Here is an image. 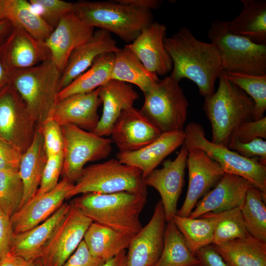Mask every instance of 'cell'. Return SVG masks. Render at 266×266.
<instances>
[{"label":"cell","mask_w":266,"mask_h":266,"mask_svg":"<svg viewBox=\"0 0 266 266\" xmlns=\"http://www.w3.org/2000/svg\"><path fill=\"white\" fill-rule=\"evenodd\" d=\"M132 237L93 222L83 238L91 254L106 261L128 249Z\"/></svg>","instance_id":"4dcf8cb0"},{"label":"cell","mask_w":266,"mask_h":266,"mask_svg":"<svg viewBox=\"0 0 266 266\" xmlns=\"http://www.w3.org/2000/svg\"><path fill=\"white\" fill-rule=\"evenodd\" d=\"M242 8L228 27L233 33L266 45V0H241Z\"/></svg>","instance_id":"4316f807"},{"label":"cell","mask_w":266,"mask_h":266,"mask_svg":"<svg viewBox=\"0 0 266 266\" xmlns=\"http://www.w3.org/2000/svg\"><path fill=\"white\" fill-rule=\"evenodd\" d=\"M71 204L64 202L49 218L33 228L14 235L10 253L30 261L41 256L68 213Z\"/></svg>","instance_id":"cb8c5ba5"},{"label":"cell","mask_w":266,"mask_h":266,"mask_svg":"<svg viewBox=\"0 0 266 266\" xmlns=\"http://www.w3.org/2000/svg\"><path fill=\"white\" fill-rule=\"evenodd\" d=\"M47 160L43 137L37 126L33 142L22 154L19 167L24 188L22 205L35 196Z\"/></svg>","instance_id":"f1b7e54d"},{"label":"cell","mask_w":266,"mask_h":266,"mask_svg":"<svg viewBox=\"0 0 266 266\" xmlns=\"http://www.w3.org/2000/svg\"><path fill=\"white\" fill-rule=\"evenodd\" d=\"M63 167V154L48 157L43 173L41 181L35 196L53 190L59 183Z\"/></svg>","instance_id":"b9f144b4"},{"label":"cell","mask_w":266,"mask_h":266,"mask_svg":"<svg viewBox=\"0 0 266 266\" xmlns=\"http://www.w3.org/2000/svg\"><path fill=\"white\" fill-rule=\"evenodd\" d=\"M47 157L63 154L64 137L62 126L48 118L38 125Z\"/></svg>","instance_id":"60d3db41"},{"label":"cell","mask_w":266,"mask_h":266,"mask_svg":"<svg viewBox=\"0 0 266 266\" xmlns=\"http://www.w3.org/2000/svg\"><path fill=\"white\" fill-rule=\"evenodd\" d=\"M5 34L0 36V90L10 82V71L5 66L1 54V45Z\"/></svg>","instance_id":"816d5d0a"},{"label":"cell","mask_w":266,"mask_h":266,"mask_svg":"<svg viewBox=\"0 0 266 266\" xmlns=\"http://www.w3.org/2000/svg\"><path fill=\"white\" fill-rule=\"evenodd\" d=\"M104 262L91 254L83 240L62 266H101Z\"/></svg>","instance_id":"bcb514c9"},{"label":"cell","mask_w":266,"mask_h":266,"mask_svg":"<svg viewBox=\"0 0 266 266\" xmlns=\"http://www.w3.org/2000/svg\"><path fill=\"white\" fill-rule=\"evenodd\" d=\"M101 104L99 88L89 93L74 94L58 101L49 118L61 126L74 125L92 132L100 120L98 110Z\"/></svg>","instance_id":"44dd1931"},{"label":"cell","mask_w":266,"mask_h":266,"mask_svg":"<svg viewBox=\"0 0 266 266\" xmlns=\"http://www.w3.org/2000/svg\"><path fill=\"white\" fill-rule=\"evenodd\" d=\"M61 72L51 59L31 67L10 71V82L39 125L50 116L61 90Z\"/></svg>","instance_id":"5b68a950"},{"label":"cell","mask_w":266,"mask_h":266,"mask_svg":"<svg viewBox=\"0 0 266 266\" xmlns=\"http://www.w3.org/2000/svg\"><path fill=\"white\" fill-rule=\"evenodd\" d=\"M37 124L29 113L23 99L9 83L0 90V138L24 153L33 141Z\"/></svg>","instance_id":"8fae6325"},{"label":"cell","mask_w":266,"mask_h":266,"mask_svg":"<svg viewBox=\"0 0 266 266\" xmlns=\"http://www.w3.org/2000/svg\"><path fill=\"white\" fill-rule=\"evenodd\" d=\"M73 183L62 178L51 191L35 196L10 217L14 235L27 231L53 215L67 198Z\"/></svg>","instance_id":"e0dca14e"},{"label":"cell","mask_w":266,"mask_h":266,"mask_svg":"<svg viewBox=\"0 0 266 266\" xmlns=\"http://www.w3.org/2000/svg\"><path fill=\"white\" fill-rule=\"evenodd\" d=\"M225 74L231 82L244 91L253 100L254 120H258L265 117L266 110V75L234 72H225Z\"/></svg>","instance_id":"74e56055"},{"label":"cell","mask_w":266,"mask_h":266,"mask_svg":"<svg viewBox=\"0 0 266 266\" xmlns=\"http://www.w3.org/2000/svg\"><path fill=\"white\" fill-rule=\"evenodd\" d=\"M227 147L245 158H258L261 163L266 165V141L263 138H256L245 143L233 140Z\"/></svg>","instance_id":"7bdbcfd3"},{"label":"cell","mask_w":266,"mask_h":266,"mask_svg":"<svg viewBox=\"0 0 266 266\" xmlns=\"http://www.w3.org/2000/svg\"><path fill=\"white\" fill-rule=\"evenodd\" d=\"M94 29L74 11L61 19L44 44L50 52L51 60L61 73L72 51L91 38Z\"/></svg>","instance_id":"9a60e30c"},{"label":"cell","mask_w":266,"mask_h":266,"mask_svg":"<svg viewBox=\"0 0 266 266\" xmlns=\"http://www.w3.org/2000/svg\"><path fill=\"white\" fill-rule=\"evenodd\" d=\"M70 209L37 261L41 266H62L83 240L93 221L70 203Z\"/></svg>","instance_id":"7c38bea8"},{"label":"cell","mask_w":266,"mask_h":266,"mask_svg":"<svg viewBox=\"0 0 266 266\" xmlns=\"http://www.w3.org/2000/svg\"><path fill=\"white\" fill-rule=\"evenodd\" d=\"M200 216L210 218L213 222V244H221L250 234L246 228L240 207L219 212H209Z\"/></svg>","instance_id":"8d00e7d4"},{"label":"cell","mask_w":266,"mask_h":266,"mask_svg":"<svg viewBox=\"0 0 266 266\" xmlns=\"http://www.w3.org/2000/svg\"><path fill=\"white\" fill-rule=\"evenodd\" d=\"M114 53L111 79L135 85L143 94L159 80L158 75L146 69L127 44Z\"/></svg>","instance_id":"f546056e"},{"label":"cell","mask_w":266,"mask_h":266,"mask_svg":"<svg viewBox=\"0 0 266 266\" xmlns=\"http://www.w3.org/2000/svg\"><path fill=\"white\" fill-rule=\"evenodd\" d=\"M11 28V24L7 19L0 21V36L5 34Z\"/></svg>","instance_id":"db71d44e"},{"label":"cell","mask_w":266,"mask_h":266,"mask_svg":"<svg viewBox=\"0 0 266 266\" xmlns=\"http://www.w3.org/2000/svg\"><path fill=\"white\" fill-rule=\"evenodd\" d=\"M166 33L165 25L153 22L127 44L146 69L157 75H166L172 69V61L164 46Z\"/></svg>","instance_id":"7402d4cb"},{"label":"cell","mask_w":266,"mask_h":266,"mask_svg":"<svg viewBox=\"0 0 266 266\" xmlns=\"http://www.w3.org/2000/svg\"><path fill=\"white\" fill-rule=\"evenodd\" d=\"M5 19L4 0H0V21Z\"/></svg>","instance_id":"11a10c76"},{"label":"cell","mask_w":266,"mask_h":266,"mask_svg":"<svg viewBox=\"0 0 266 266\" xmlns=\"http://www.w3.org/2000/svg\"><path fill=\"white\" fill-rule=\"evenodd\" d=\"M33 9L52 28L61 19L74 11L73 2L62 0H30Z\"/></svg>","instance_id":"ab89813d"},{"label":"cell","mask_w":266,"mask_h":266,"mask_svg":"<svg viewBox=\"0 0 266 266\" xmlns=\"http://www.w3.org/2000/svg\"><path fill=\"white\" fill-rule=\"evenodd\" d=\"M6 19L36 39L44 42L54 29L33 9L26 0H4Z\"/></svg>","instance_id":"d6a6232c"},{"label":"cell","mask_w":266,"mask_h":266,"mask_svg":"<svg viewBox=\"0 0 266 266\" xmlns=\"http://www.w3.org/2000/svg\"><path fill=\"white\" fill-rule=\"evenodd\" d=\"M260 191L254 186L247 192L240 207L248 233L258 240L266 243V201Z\"/></svg>","instance_id":"d590c367"},{"label":"cell","mask_w":266,"mask_h":266,"mask_svg":"<svg viewBox=\"0 0 266 266\" xmlns=\"http://www.w3.org/2000/svg\"><path fill=\"white\" fill-rule=\"evenodd\" d=\"M258 138L266 139V116L258 120H250L242 123L236 130L230 141L234 140L245 143Z\"/></svg>","instance_id":"ee69618b"},{"label":"cell","mask_w":266,"mask_h":266,"mask_svg":"<svg viewBox=\"0 0 266 266\" xmlns=\"http://www.w3.org/2000/svg\"><path fill=\"white\" fill-rule=\"evenodd\" d=\"M188 148L183 144L174 160L164 161L163 167L153 170L145 179L147 186L159 193L165 212L166 222L171 221L176 215L177 202L184 183Z\"/></svg>","instance_id":"5bb4252c"},{"label":"cell","mask_w":266,"mask_h":266,"mask_svg":"<svg viewBox=\"0 0 266 266\" xmlns=\"http://www.w3.org/2000/svg\"><path fill=\"white\" fill-rule=\"evenodd\" d=\"M74 11L86 24L113 33L129 44L153 22L152 11L123 2L79 0Z\"/></svg>","instance_id":"277c9868"},{"label":"cell","mask_w":266,"mask_h":266,"mask_svg":"<svg viewBox=\"0 0 266 266\" xmlns=\"http://www.w3.org/2000/svg\"><path fill=\"white\" fill-rule=\"evenodd\" d=\"M248 180L225 173L216 186L197 203L189 217L198 218L209 212H219L240 207L247 192L253 186Z\"/></svg>","instance_id":"ffe728a7"},{"label":"cell","mask_w":266,"mask_h":266,"mask_svg":"<svg viewBox=\"0 0 266 266\" xmlns=\"http://www.w3.org/2000/svg\"><path fill=\"white\" fill-rule=\"evenodd\" d=\"M127 192L147 197V186L142 172L117 159L88 166L82 170L67 199L86 193Z\"/></svg>","instance_id":"8992f818"},{"label":"cell","mask_w":266,"mask_h":266,"mask_svg":"<svg viewBox=\"0 0 266 266\" xmlns=\"http://www.w3.org/2000/svg\"><path fill=\"white\" fill-rule=\"evenodd\" d=\"M208 37L218 50L225 72L266 75V45L232 33L228 21L216 19Z\"/></svg>","instance_id":"52a82bcc"},{"label":"cell","mask_w":266,"mask_h":266,"mask_svg":"<svg viewBox=\"0 0 266 266\" xmlns=\"http://www.w3.org/2000/svg\"><path fill=\"white\" fill-rule=\"evenodd\" d=\"M99 97L103 105L102 113L92 132L100 136H108L122 111L133 106L139 95L131 84L110 79L99 88Z\"/></svg>","instance_id":"603a6c76"},{"label":"cell","mask_w":266,"mask_h":266,"mask_svg":"<svg viewBox=\"0 0 266 266\" xmlns=\"http://www.w3.org/2000/svg\"><path fill=\"white\" fill-rule=\"evenodd\" d=\"M114 59L113 52L99 56L86 71L60 90L57 101L74 94L92 92L111 79Z\"/></svg>","instance_id":"1f68e13d"},{"label":"cell","mask_w":266,"mask_h":266,"mask_svg":"<svg viewBox=\"0 0 266 266\" xmlns=\"http://www.w3.org/2000/svg\"><path fill=\"white\" fill-rule=\"evenodd\" d=\"M24 193L18 171H0V208L9 217L22 206Z\"/></svg>","instance_id":"f35d334b"},{"label":"cell","mask_w":266,"mask_h":266,"mask_svg":"<svg viewBox=\"0 0 266 266\" xmlns=\"http://www.w3.org/2000/svg\"><path fill=\"white\" fill-rule=\"evenodd\" d=\"M123 2L135 6L147 9H157L160 8L162 2L159 0H121Z\"/></svg>","instance_id":"f907efd6"},{"label":"cell","mask_w":266,"mask_h":266,"mask_svg":"<svg viewBox=\"0 0 266 266\" xmlns=\"http://www.w3.org/2000/svg\"><path fill=\"white\" fill-rule=\"evenodd\" d=\"M146 202L147 197L120 192L86 193L70 203L93 222L133 237L143 228L139 216Z\"/></svg>","instance_id":"7a4b0ae2"},{"label":"cell","mask_w":266,"mask_h":266,"mask_svg":"<svg viewBox=\"0 0 266 266\" xmlns=\"http://www.w3.org/2000/svg\"><path fill=\"white\" fill-rule=\"evenodd\" d=\"M188 149V190L183 205L176 213L183 217L190 215L198 201L213 188L225 174L218 164L204 152L194 148Z\"/></svg>","instance_id":"4fadbf2b"},{"label":"cell","mask_w":266,"mask_h":266,"mask_svg":"<svg viewBox=\"0 0 266 266\" xmlns=\"http://www.w3.org/2000/svg\"><path fill=\"white\" fill-rule=\"evenodd\" d=\"M184 140V131L162 133L155 140L138 150L118 152L116 159L138 168L145 179L167 156L182 146Z\"/></svg>","instance_id":"d4e9b609"},{"label":"cell","mask_w":266,"mask_h":266,"mask_svg":"<svg viewBox=\"0 0 266 266\" xmlns=\"http://www.w3.org/2000/svg\"><path fill=\"white\" fill-rule=\"evenodd\" d=\"M164 43L172 62L170 76L178 82L183 78L194 82L204 99L212 95L215 82L223 70L215 45L198 40L185 27L166 37Z\"/></svg>","instance_id":"6da1fadb"},{"label":"cell","mask_w":266,"mask_h":266,"mask_svg":"<svg viewBox=\"0 0 266 266\" xmlns=\"http://www.w3.org/2000/svg\"><path fill=\"white\" fill-rule=\"evenodd\" d=\"M22 154L16 146L0 138V171H18Z\"/></svg>","instance_id":"f6af8a7d"},{"label":"cell","mask_w":266,"mask_h":266,"mask_svg":"<svg viewBox=\"0 0 266 266\" xmlns=\"http://www.w3.org/2000/svg\"><path fill=\"white\" fill-rule=\"evenodd\" d=\"M195 255L199 262L195 266H228L213 244L201 248Z\"/></svg>","instance_id":"c3c4849f"},{"label":"cell","mask_w":266,"mask_h":266,"mask_svg":"<svg viewBox=\"0 0 266 266\" xmlns=\"http://www.w3.org/2000/svg\"><path fill=\"white\" fill-rule=\"evenodd\" d=\"M36 262H37L38 266H41V265L37 261Z\"/></svg>","instance_id":"9f6ffc18"},{"label":"cell","mask_w":266,"mask_h":266,"mask_svg":"<svg viewBox=\"0 0 266 266\" xmlns=\"http://www.w3.org/2000/svg\"><path fill=\"white\" fill-rule=\"evenodd\" d=\"M213 245L228 266H266V243L251 234Z\"/></svg>","instance_id":"83f0119b"},{"label":"cell","mask_w":266,"mask_h":266,"mask_svg":"<svg viewBox=\"0 0 266 266\" xmlns=\"http://www.w3.org/2000/svg\"><path fill=\"white\" fill-rule=\"evenodd\" d=\"M215 93L204 99L203 109L209 120L211 141L228 146L237 128L254 120V103L244 91L231 82L222 70Z\"/></svg>","instance_id":"3957f363"},{"label":"cell","mask_w":266,"mask_h":266,"mask_svg":"<svg viewBox=\"0 0 266 266\" xmlns=\"http://www.w3.org/2000/svg\"><path fill=\"white\" fill-rule=\"evenodd\" d=\"M166 223L159 200L149 222L132 238L127 252V266H155L163 251Z\"/></svg>","instance_id":"2e32d148"},{"label":"cell","mask_w":266,"mask_h":266,"mask_svg":"<svg viewBox=\"0 0 266 266\" xmlns=\"http://www.w3.org/2000/svg\"><path fill=\"white\" fill-rule=\"evenodd\" d=\"M0 266H38L36 261L27 260L9 253L0 259Z\"/></svg>","instance_id":"681fc988"},{"label":"cell","mask_w":266,"mask_h":266,"mask_svg":"<svg viewBox=\"0 0 266 266\" xmlns=\"http://www.w3.org/2000/svg\"><path fill=\"white\" fill-rule=\"evenodd\" d=\"M198 262L175 224L166 223L163 251L154 266H195Z\"/></svg>","instance_id":"836d02e7"},{"label":"cell","mask_w":266,"mask_h":266,"mask_svg":"<svg viewBox=\"0 0 266 266\" xmlns=\"http://www.w3.org/2000/svg\"><path fill=\"white\" fill-rule=\"evenodd\" d=\"M14 236L10 218L0 208V259L10 252Z\"/></svg>","instance_id":"7dc6e473"},{"label":"cell","mask_w":266,"mask_h":266,"mask_svg":"<svg viewBox=\"0 0 266 266\" xmlns=\"http://www.w3.org/2000/svg\"><path fill=\"white\" fill-rule=\"evenodd\" d=\"M181 233L186 245L194 254L201 248L213 244L214 224L210 218H192L175 215L172 221Z\"/></svg>","instance_id":"e575fe53"},{"label":"cell","mask_w":266,"mask_h":266,"mask_svg":"<svg viewBox=\"0 0 266 266\" xmlns=\"http://www.w3.org/2000/svg\"><path fill=\"white\" fill-rule=\"evenodd\" d=\"M127 250H125L105 261L101 266H127Z\"/></svg>","instance_id":"f5cc1de1"},{"label":"cell","mask_w":266,"mask_h":266,"mask_svg":"<svg viewBox=\"0 0 266 266\" xmlns=\"http://www.w3.org/2000/svg\"><path fill=\"white\" fill-rule=\"evenodd\" d=\"M183 144L204 152L220 166L225 173L236 175L249 181L266 200V165L258 158H247L228 147L209 140L202 126L191 122L184 129Z\"/></svg>","instance_id":"ba28073f"},{"label":"cell","mask_w":266,"mask_h":266,"mask_svg":"<svg viewBox=\"0 0 266 266\" xmlns=\"http://www.w3.org/2000/svg\"><path fill=\"white\" fill-rule=\"evenodd\" d=\"M120 48L111 33L102 29L95 31L91 38L76 48L68 58L61 74V89L86 71L100 55L115 53Z\"/></svg>","instance_id":"484cf974"},{"label":"cell","mask_w":266,"mask_h":266,"mask_svg":"<svg viewBox=\"0 0 266 266\" xmlns=\"http://www.w3.org/2000/svg\"><path fill=\"white\" fill-rule=\"evenodd\" d=\"M62 126L64 137L62 178L74 183L88 162L105 159L111 154L113 143L76 126Z\"/></svg>","instance_id":"30bf717a"},{"label":"cell","mask_w":266,"mask_h":266,"mask_svg":"<svg viewBox=\"0 0 266 266\" xmlns=\"http://www.w3.org/2000/svg\"><path fill=\"white\" fill-rule=\"evenodd\" d=\"M8 33L2 42L1 54L9 71L30 68L50 59L44 42L23 30L11 26Z\"/></svg>","instance_id":"d6986e66"},{"label":"cell","mask_w":266,"mask_h":266,"mask_svg":"<svg viewBox=\"0 0 266 266\" xmlns=\"http://www.w3.org/2000/svg\"><path fill=\"white\" fill-rule=\"evenodd\" d=\"M179 83L167 76L143 94L140 110L162 133L184 131L189 103Z\"/></svg>","instance_id":"9c48e42d"},{"label":"cell","mask_w":266,"mask_h":266,"mask_svg":"<svg viewBox=\"0 0 266 266\" xmlns=\"http://www.w3.org/2000/svg\"><path fill=\"white\" fill-rule=\"evenodd\" d=\"M162 133L140 110L133 106L122 111L110 136L119 152H127L144 147Z\"/></svg>","instance_id":"ac0fdd59"}]
</instances>
